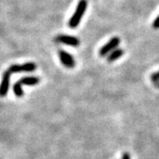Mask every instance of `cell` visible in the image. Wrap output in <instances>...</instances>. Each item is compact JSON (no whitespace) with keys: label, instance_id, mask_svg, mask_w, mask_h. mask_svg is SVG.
<instances>
[{"label":"cell","instance_id":"1","mask_svg":"<svg viewBox=\"0 0 159 159\" xmlns=\"http://www.w3.org/2000/svg\"><path fill=\"white\" fill-rule=\"evenodd\" d=\"M88 7V1L87 0H80L78 5L76 6V9L74 11V14L69 20L68 25L71 29H75L79 26L80 20L84 16L86 10Z\"/></svg>","mask_w":159,"mask_h":159},{"label":"cell","instance_id":"2","mask_svg":"<svg viewBox=\"0 0 159 159\" xmlns=\"http://www.w3.org/2000/svg\"><path fill=\"white\" fill-rule=\"evenodd\" d=\"M119 43H120V39H119V37H118V36H114L111 39L109 40L108 42L100 49V51H99V55H100L101 57H104V56L108 55V54H110L113 50L118 48V46L119 45Z\"/></svg>","mask_w":159,"mask_h":159},{"label":"cell","instance_id":"3","mask_svg":"<svg viewBox=\"0 0 159 159\" xmlns=\"http://www.w3.org/2000/svg\"><path fill=\"white\" fill-rule=\"evenodd\" d=\"M36 69V65L34 63L28 62L23 64V65H11L9 67L8 71L11 74H17V73H22V72H26V73H31L34 72Z\"/></svg>","mask_w":159,"mask_h":159},{"label":"cell","instance_id":"4","mask_svg":"<svg viewBox=\"0 0 159 159\" xmlns=\"http://www.w3.org/2000/svg\"><path fill=\"white\" fill-rule=\"evenodd\" d=\"M58 57L63 66H66V68H74L75 66V59L68 52L65 51H59Z\"/></svg>","mask_w":159,"mask_h":159},{"label":"cell","instance_id":"5","mask_svg":"<svg viewBox=\"0 0 159 159\" xmlns=\"http://www.w3.org/2000/svg\"><path fill=\"white\" fill-rule=\"evenodd\" d=\"M11 74L8 70L3 74L2 80H1V83H0V97H6L7 95V92H8V89H9V85H10Z\"/></svg>","mask_w":159,"mask_h":159},{"label":"cell","instance_id":"6","mask_svg":"<svg viewBox=\"0 0 159 159\" xmlns=\"http://www.w3.org/2000/svg\"><path fill=\"white\" fill-rule=\"evenodd\" d=\"M57 41L66 45L72 46V47H77L80 45L79 38L73 36V35H67V34H60L57 37Z\"/></svg>","mask_w":159,"mask_h":159},{"label":"cell","instance_id":"7","mask_svg":"<svg viewBox=\"0 0 159 159\" xmlns=\"http://www.w3.org/2000/svg\"><path fill=\"white\" fill-rule=\"evenodd\" d=\"M124 53H125V51H123L122 49L117 48V49H115V50L111 51L110 54H108V56H107V61L109 63L114 62V61L118 60L119 58L122 57L124 55Z\"/></svg>","mask_w":159,"mask_h":159},{"label":"cell","instance_id":"8","mask_svg":"<svg viewBox=\"0 0 159 159\" xmlns=\"http://www.w3.org/2000/svg\"><path fill=\"white\" fill-rule=\"evenodd\" d=\"M20 82L22 85L34 86L39 83L40 78L35 77V76H27V77H24V78H22V79L20 80Z\"/></svg>","mask_w":159,"mask_h":159},{"label":"cell","instance_id":"9","mask_svg":"<svg viewBox=\"0 0 159 159\" xmlns=\"http://www.w3.org/2000/svg\"><path fill=\"white\" fill-rule=\"evenodd\" d=\"M22 84L20 82V81H18L16 82L14 85H13V92H14V94H15V96H17V97H22L23 95H24V92H23L22 89Z\"/></svg>","mask_w":159,"mask_h":159},{"label":"cell","instance_id":"10","mask_svg":"<svg viewBox=\"0 0 159 159\" xmlns=\"http://www.w3.org/2000/svg\"><path fill=\"white\" fill-rule=\"evenodd\" d=\"M150 80L153 81V82H156V81H158L159 80V71L154 73V74H151L150 76Z\"/></svg>","mask_w":159,"mask_h":159},{"label":"cell","instance_id":"11","mask_svg":"<svg viewBox=\"0 0 159 159\" xmlns=\"http://www.w3.org/2000/svg\"><path fill=\"white\" fill-rule=\"evenodd\" d=\"M152 26H153V28L155 29H159V15L155 19V20H154Z\"/></svg>","mask_w":159,"mask_h":159},{"label":"cell","instance_id":"12","mask_svg":"<svg viewBox=\"0 0 159 159\" xmlns=\"http://www.w3.org/2000/svg\"><path fill=\"white\" fill-rule=\"evenodd\" d=\"M121 159H131L130 154L127 153V152H125V153H123Z\"/></svg>","mask_w":159,"mask_h":159},{"label":"cell","instance_id":"13","mask_svg":"<svg viewBox=\"0 0 159 159\" xmlns=\"http://www.w3.org/2000/svg\"><path fill=\"white\" fill-rule=\"evenodd\" d=\"M155 83V88H157V89H159V80L158 81H156V82H154Z\"/></svg>","mask_w":159,"mask_h":159}]
</instances>
